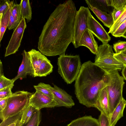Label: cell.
I'll list each match as a JSON object with an SVG mask.
<instances>
[{"label":"cell","instance_id":"3957f363","mask_svg":"<svg viewBox=\"0 0 126 126\" xmlns=\"http://www.w3.org/2000/svg\"><path fill=\"white\" fill-rule=\"evenodd\" d=\"M103 79L107 89L110 116L123 98L124 79L118 71L115 70L108 73L105 72Z\"/></svg>","mask_w":126,"mask_h":126},{"label":"cell","instance_id":"d590c367","mask_svg":"<svg viewBox=\"0 0 126 126\" xmlns=\"http://www.w3.org/2000/svg\"><path fill=\"white\" fill-rule=\"evenodd\" d=\"M126 6L124 7L119 9L114 8L112 12L111 13L114 22L116 21L119 17L125 10Z\"/></svg>","mask_w":126,"mask_h":126},{"label":"cell","instance_id":"e575fe53","mask_svg":"<svg viewBox=\"0 0 126 126\" xmlns=\"http://www.w3.org/2000/svg\"><path fill=\"white\" fill-rule=\"evenodd\" d=\"M19 24L15 21L14 17L12 14L10 10L9 21L7 27L8 29L10 30L14 29L15 30Z\"/></svg>","mask_w":126,"mask_h":126},{"label":"cell","instance_id":"e0dca14e","mask_svg":"<svg viewBox=\"0 0 126 126\" xmlns=\"http://www.w3.org/2000/svg\"><path fill=\"white\" fill-rule=\"evenodd\" d=\"M67 126H99V124L98 119L87 116L73 120Z\"/></svg>","mask_w":126,"mask_h":126},{"label":"cell","instance_id":"2e32d148","mask_svg":"<svg viewBox=\"0 0 126 126\" xmlns=\"http://www.w3.org/2000/svg\"><path fill=\"white\" fill-rule=\"evenodd\" d=\"M87 4L89 8L103 23L104 25L109 28L112 26L114 21L111 13L108 14L92 6L89 4Z\"/></svg>","mask_w":126,"mask_h":126},{"label":"cell","instance_id":"f1b7e54d","mask_svg":"<svg viewBox=\"0 0 126 126\" xmlns=\"http://www.w3.org/2000/svg\"><path fill=\"white\" fill-rule=\"evenodd\" d=\"M23 111L2 121L0 124V126H7L21 120Z\"/></svg>","mask_w":126,"mask_h":126},{"label":"cell","instance_id":"4fadbf2b","mask_svg":"<svg viewBox=\"0 0 126 126\" xmlns=\"http://www.w3.org/2000/svg\"><path fill=\"white\" fill-rule=\"evenodd\" d=\"M79 46L86 47L92 53L95 55L98 47L93 34L89 29H87L82 35L80 41Z\"/></svg>","mask_w":126,"mask_h":126},{"label":"cell","instance_id":"836d02e7","mask_svg":"<svg viewBox=\"0 0 126 126\" xmlns=\"http://www.w3.org/2000/svg\"><path fill=\"white\" fill-rule=\"evenodd\" d=\"M98 120L99 126H109V118L103 113H101Z\"/></svg>","mask_w":126,"mask_h":126},{"label":"cell","instance_id":"44dd1931","mask_svg":"<svg viewBox=\"0 0 126 126\" xmlns=\"http://www.w3.org/2000/svg\"><path fill=\"white\" fill-rule=\"evenodd\" d=\"M13 2L11 1V3L7 10L2 17H0V42L2 39L4 33L9 23L10 10Z\"/></svg>","mask_w":126,"mask_h":126},{"label":"cell","instance_id":"4dcf8cb0","mask_svg":"<svg viewBox=\"0 0 126 126\" xmlns=\"http://www.w3.org/2000/svg\"><path fill=\"white\" fill-rule=\"evenodd\" d=\"M14 85H12L0 90V100L8 98L13 94L12 90Z\"/></svg>","mask_w":126,"mask_h":126},{"label":"cell","instance_id":"9a60e30c","mask_svg":"<svg viewBox=\"0 0 126 126\" xmlns=\"http://www.w3.org/2000/svg\"><path fill=\"white\" fill-rule=\"evenodd\" d=\"M126 105V101L123 97L110 116L109 126H115L118 121L123 116Z\"/></svg>","mask_w":126,"mask_h":126},{"label":"cell","instance_id":"ee69618b","mask_svg":"<svg viewBox=\"0 0 126 126\" xmlns=\"http://www.w3.org/2000/svg\"></svg>","mask_w":126,"mask_h":126},{"label":"cell","instance_id":"60d3db41","mask_svg":"<svg viewBox=\"0 0 126 126\" xmlns=\"http://www.w3.org/2000/svg\"><path fill=\"white\" fill-rule=\"evenodd\" d=\"M0 76L4 75L3 72V69L2 62L1 60L0 61Z\"/></svg>","mask_w":126,"mask_h":126},{"label":"cell","instance_id":"f6af8a7d","mask_svg":"<svg viewBox=\"0 0 126 126\" xmlns=\"http://www.w3.org/2000/svg\"></svg>","mask_w":126,"mask_h":126},{"label":"cell","instance_id":"7bdbcfd3","mask_svg":"<svg viewBox=\"0 0 126 126\" xmlns=\"http://www.w3.org/2000/svg\"><path fill=\"white\" fill-rule=\"evenodd\" d=\"M122 37L126 39V31Z\"/></svg>","mask_w":126,"mask_h":126},{"label":"cell","instance_id":"9c48e42d","mask_svg":"<svg viewBox=\"0 0 126 126\" xmlns=\"http://www.w3.org/2000/svg\"><path fill=\"white\" fill-rule=\"evenodd\" d=\"M29 104L38 110L44 108H52L57 106L54 99L37 91H36L30 97Z\"/></svg>","mask_w":126,"mask_h":126},{"label":"cell","instance_id":"1f68e13d","mask_svg":"<svg viewBox=\"0 0 126 126\" xmlns=\"http://www.w3.org/2000/svg\"><path fill=\"white\" fill-rule=\"evenodd\" d=\"M113 48L115 53L121 52L126 48V41H120L113 44Z\"/></svg>","mask_w":126,"mask_h":126},{"label":"cell","instance_id":"4316f807","mask_svg":"<svg viewBox=\"0 0 126 126\" xmlns=\"http://www.w3.org/2000/svg\"><path fill=\"white\" fill-rule=\"evenodd\" d=\"M46 84L42 82L39 83L37 85H34L33 87L36 91H37L54 99V96L52 92L47 88Z\"/></svg>","mask_w":126,"mask_h":126},{"label":"cell","instance_id":"7c38bea8","mask_svg":"<svg viewBox=\"0 0 126 126\" xmlns=\"http://www.w3.org/2000/svg\"><path fill=\"white\" fill-rule=\"evenodd\" d=\"M21 54L23 56L22 62L19 67L17 75L13 79L14 81L19 79L26 78L27 75L35 77L34 71L28 52L24 50Z\"/></svg>","mask_w":126,"mask_h":126},{"label":"cell","instance_id":"f546056e","mask_svg":"<svg viewBox=\"0 0 126 126\" xmlns=\"http://www.w3.org/2000/svg\"><path fill=\"white\" fill-rule=\"evenodd\" d=\"M15 81L5 77L4 75L0 76V90L8 86L14 85Z\"/></svg>","mask_w":126,"mask_h":126},{"label":"cell","instance_id":"8fae6325","mask_svg":"<svg viewBox=\"0 0 126 126\" xmlns=\"http://www.w3.org/2000/svg\"><path fill=\"white\" fill-rule=\"evenodd\" d=\"M89 29L102 43H108L111 37L102 25L96 20L91 14L88 18Z\"/></svg>","mask_w":126,"mask_h":126},{"label":"cell","instance_id":"484cf974","mask_svg":"<svg viewBox=\"0 0 126 126\" xmlns=\"http://www.w3.org/2000/svg\"><path fill=\"white\" fill-rule=\"evenodd\" d=\"M21 4L20 3L19 4L13 3L10 9L12 14L15 21L19 24L21 19Z\"/></svg>","mask_w":126,"mask_h":126},{"label":"cell","instance_id":"ffe728a7","mask_svg":"<svg viewBox=\"0 0 126 126\" xmlns=\"http://www.w3.org/2000/svg\"><path fill=\"white\" fill-rule=\"evenodd\" d=\"M21 4V18H26L28 22L32 18V10L29 0H22Z\"/></svg>","mask_w":126,"mask_h":126},{"label":"cell","instance_id":"f35d334b","mask_svg":"<svg viewBox=\"0 0 126 126\" xmlns=\"http://www.w3.org/2000/svg\"><path fill=\"white\" fill-rule=\"evenodd\" d=\"M20 120H19L7 126H21L23 124L21 122Z\"/></svg>","mask_w":126,"mask_h":126},{"label":"cell","instance_id":"d4e9b609","mask_svg":"<svg viewBox=\"0 0 126 126\" xmlns=\"http://www.w3.org/2000/svg\"><path fill=\"white\" fill-rule=\"evenodd\" d=\"M126 20V7L123 13L109 28L108 33L112 34L116 30L121 24Z\"/></svg>","mask_w":126,"mask_h":126},{"label":"cell","instance_id":"cb8c5ba5","mask_svg":"<svg viewBox=\"0 0 126 126\" xmlns=\"http://www.w3.org/2000/svg\"><path fill=\"white\" fill-rule=\"evenodd\" d=\"M34 109L32 106L29 104L23 111L21 122L23 124L27 123L32 118Z\"/></svg>","mask_w":126,"mask_h":126},{"label":"cell","instance_id":"d6986e66","mask_svg":"<svg viewBox=\"0 0 126 126\" xmlns=\"http://www.w3.org/2000/svg\"><path fill=\"white\" fill-rule=\"evenodd\" d=\"M53 66L50 61L46 59L42 63L38 68L35 75V77L46 76L53 71Z\"/></svg>","mask_w":126,"mask_h":126},{"label":"cell","instance_id":"83f0119b","mask_svg":"<svg viewBox=\"0 0 126 126\" xmlns=\"http://www.w3.org/2000/svg\"><path fill=\"white\" fill-rule=\"evenodd\" d=\"M108 6H112L114 9H119L126 6V0H106Z\"/></svg>","mask_w":126,"mask_h":126},{"label":"cell","instance_id":"30bf717a","mask_svg":"<svg viewBox=\"0 0 126 126\" xmlns=\"http://www.w3.org/2000/svg\"><path fill=\"white\" fill-rule=\"evenodd\" d=\"M47 87L53 93L54 99L57 103V107H64L70 108L75 105L72 96L64 90L53 84V87L46 84Z\"/></svg>","mask_w":126,"mask_h":126},{"label":"cell","instance_id":"8d00e7d4","mask_svg":"<svg viewBox=\"0 0 126 126\" xmlns=\"http://www.w3.org/2000/svg\"><path fill=\"white\" fill-rule=\"evenodd\" d=\"M114 57L122 63L124 66H126V55L121 53H114Z\"/></svg>","mask_w":126,"mask_h":126},{"label":"cell","instance_id":"6da1fadb","mask_svg":"<svg viewBox=\"0 0 126 126\" xmlns=\"http://www.w3.org/2000/svg\"><path fill=\"white\" fill-rule=\"evenodd\" d=\"M77 11L72 0L57 6L44 26L38 48L48 56L64 54L73 40L74 18Z\"/></svg>","mask_w":126,"mask_h":126},{"label":"cell","instance_id":"5bb4252c","mask_svg":"<svg viewBox=\"0 0 126 126\" xmlns=\"http://www.w3.org/2000/svg\"><path fill=\"white\" fill-rule=\"evenodd\" d=\"M95 108H96L101 113L106 115L109 119L110 114L106 86L99 93Z\"/></svg>","mask_w":126,"mask_h":126},{"label":"cell","instance_id":"ba28073f","mask_svg":"<svg viewBox=\"0 0 126 126\" xmlns=\"http://www.w3.org/2000/svg\"><path fill=\"white\" fill-rule=\"evenodd\" d=\"M26 26L25 19L21 18L19 24L14 30L9 44L6 48L5 57L14 54L18 51Z\"/></svg>","mask_w":126,"mask_h":126},{"label":"cell","instance_id":"277c9868","mask_svg":"<svg viewBox=\"0 0 126 126\" xmlns=\"http://www.w3.org/2000/svg\"><path fill=\"white\" fill-rule=\"evenodd\" d=\"M57 64L58 72L67 84H71L77 78L82 64L79 55H60Z\"/></svg>","mask_w":126,"mask_h":126},{"label":"cell","instance_id":"7a4b0ae2","mask_svg":"<svg viewBox=\"0 0 126 126\" xmlns=\"http://www.w3.org/2000/svg\"><path fill=\"white\" fill-rule=\"evenodd\" d=\"M104 72L90 60L82 64L74 85L75 94L80 104L95 107L99 93L106 86L103 79Z\"/></svg>","mask_w":126,"mask_h":126},{"label":"cell","instance_id":"52a82bcc","mask_svg":"<svg viewBox=\"0 0 126 126\" xmlns=\"http://www.w3.org/2000/svg\"><path fill=\"white\" fill-rule=\"evenodd\" d=\"M91 14L89 8L83 6H81L76 12L74 18L72 42L76 48L79 47V42L82 35L87 29H89L88 20Z\"/></svg>","mask_w":126,"mask_h":126},{"label":"cell","instance_id":"5b68a950","mask_svg":"<svg viewBox=\"0 0 126 126\" xmlns=\"http://www.w3.org/2000/svg\"><path fill=\"white\" fill-rule=\"evenodd\" d=\"M112 46L108 43L100 45L95 57L94 63L105 72L120 71L124 65L114 56Z\"/></svg>","mask_w":126,"mask_h":126},{"label":"cell","instance_id":"ab89813d","mask_svg":"<svg viewBox=\"0 0 126 126\" xmlns=\"http://www.w3.org/2000/svg\"><path fill=\"white\" fill-rule=\"evenodd\" d=\"M121 73L123 77L126 81V66H124L123 67Z\"/></svg>","mask_w":126,"mask_h":126},{"label":"cell","instance_id":"7402d4cb","mask_svg":"<svg viewBox=\"0 0 126 126\" xmlns=\"http://www.w3.org/2000/svg\"><path fill=\"white\" fill-rule=\"evenodd\" d=\"M86 3L89 4L92 6L100 11L107 13L108 12V6L106 3V0H85Z\"/></svg>","mask_w":126,"mask_h":126},{"label":"cell","instance_id":"74e56055","mask_svg":"<svg viewBox=\"0 0 126 126\" xmlns=\"http://www.w3.org/2000/svg\"><path fill=\"white\" fill-rule=\"evenodd\" d=\"M8 98L0 100V112L2 111L6 107Z\"/></svg>","mask_w":126,"mask_h":126},{"label":"cell","instance_id":"ac0fdd59","mask_svg":"<svg viewBox=\"0 0 126 126\" xmlns=\"http://www.w3.org/2000/svg\"><path fill=\"white\" fill-rule=\"evenodd\" d=\"M28 52L34 71L35 77V74L39 67L47 58L40 52L34 49H32Z\"/></svg>","mask_w":126,"mask_h":126},{"label":"cell","instance_id":"b9f144b4","mask_svg":"<svg viewBox=\"0 0 126 126\" xmlns=\"http://www.w3.org/2000/svg\"><path fill=\"white\" fill-rule=\"evenodd\" d=\"M120 53H122L123 54H124L126 55V48L125 50H124V51Z\"/></svg>","mask_w":126,"mask_h":126},{"label":"cell","instance_id":"8992f818","mask_svg":"<svg viewBox=\"0 0 126 126\" xmlns=\"http://www.w3.org/2000/svg\"><path fill=\"white\" fill-rule=\"evenodd\" d=\"M24 91L13 93L8 98L4 110L0 112V118L2 121L22 111L29 105L30 98L33 94Z\"/></svg>","mask_w":126,"mask_h":126},{"label":"cell","instance_id":"603a6c76","mask_svg":"<svg viewBox=\"0 0 126 126\" xmlns=\"http://www.w3.org/2000/svg\"><path fill=\"white\" fill-rule=\"evenodd\" d=\"M41 117L40 110L35 109L31 119L26 124H23L21 126H39L41 121Z\"/></svg>","mask_w":126,"mask_h":126},{"label":"cell","instance_id":"d6a6232c","mask_svg":"<svg viewBox=\"0 0 126 126\" xmlns=\"http://www.w3.org/2000/svg\"><path fill=\"white\" fill-rule=\"evenodd\" d=\"M0 15L3 16L8 8L11 2L9 0H0Z\"/></svg>","mask_w":126,"mask_h":126}]
</instances>
